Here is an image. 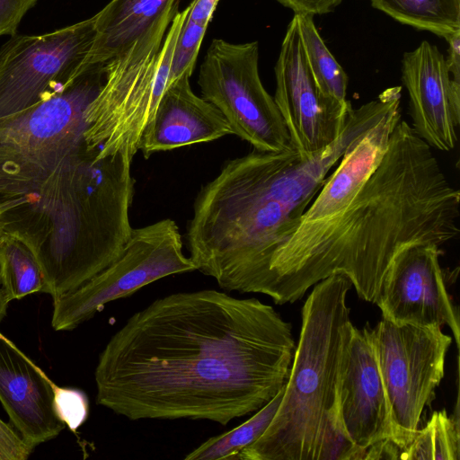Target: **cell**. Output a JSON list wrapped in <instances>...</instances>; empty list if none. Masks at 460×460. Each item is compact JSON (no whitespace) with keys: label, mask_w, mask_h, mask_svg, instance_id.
Returning a JSON list of instances; mask_svg holds the SVG:
<instances>
[{"label":"cell","mask_w":460,"mask_h":460,"mask_svg":"<svg viewBox=\"0 0 460 460\" xmlns=\"http://www.w3.org/2000/svg\"><path fill=\"white\" fill-rule=\"evenodd\" d=\"M291 325L257 298L215 289L158 298L109 340L96 402L130 420H206L257 411L286 385Z\"/></svg>","instance_id":"obj_1"},{"label":"cell","mask_w":460,"mask_h":460,"mask_svg":"<svg viewBox=\"0 0 460 460\" xmlns=\"http://www.w3.org/2000/svg\"><path fill=\"white\" fill-rule=\"evenodd\" d=\"M460 192L432 148L402 119L384 155L350 202L332 217L297 228L276 251L266 296L294 303L334 274L375 303L385 275L404 249L439 247L459 234Z\"/></svg>","instance_id":"obj_2"},{"label":"cell","mask_w":460,"mask_h":460,"mask_svg":"<svg viewBox=\"0 0 460 460\" xmlns=\"http://www.w3.org/2000/svg\"><path fill=\"white\" fill-rule=\"evenodd\" d=\"M394 107L384 94L352 108L342 131L323 149H253L227 161L204 185L187 229L198 270L227 291L266 294L276 251L291 236L349 146Z\"/></svg>","instance_id":"obj_3"},{"label":"cell","mask_w":460,"mask_h":460,"mask_svg":"<svg viewBox=\"0 0 460 460\" xmlns=\"http://www.w3.org/2000/svg\"><path fill=\"white\" fill-rule=\"evenodd\" d=\"M87 145L49 175L32 204L3 213L7 234L33 252L43 292L53 299L73 291L115 261L130 238L133 157L96 158Z\"/></svg>","instance_id":"obj_4"},{"label":"cell","mask_w":460,"mask_h":460,"mask_svg":"<svg viewBox=\"0 0 460 460\" xmlns=\"http://www.w3.org/2000/svg\"><path fill=\"white\" fill-rule=\"evenodd\" d=\"M302 308V326L284 394L270 426L237 460H324L347 436L339 415L343 352L353 326L342 274L315 285Z\"/></svg>","instance_id":"obj_5"},{"label":"cell","mask_w":460,"mask_h":460,"mask_svg":"<svg viewBox=\"0 0 460 460\" xmlns=\"http://www.w3.org/2000/svg\"><path fill=\"white\" fill-rule=\"evenodd\" d=\"M180 0H173L130 46L104 63L103 84L84 119L87 147L97 159L119 153L134 157L162 96L155 89L162 46Z\"/></svg>","instance_id":"obj_6"},{"label":"cell","mask_w":460,"mask_h":460,"mask_svg":"<svg viewBox=\"0 0 460 460\" xmlns=\"http://www.w3.org/2000/svg\"><path fill=\"white\" fill-rule=\"evenodd\" d=\"M371 337L389 403L392 440L403 452L444 376L452 339L439 326L401 324L385 318L371 329Z\"/></svg>","instance_id":"obj_7"},{"label":"cell","mask_w":460,"mask_h":460,"mask_svg":"<svg viewBox=\"0 0 460 460\" xmlns=\"http://www.w3.org/2000/svg\"><path fill=\"white\" fill-rule=\"evenodd\" d=\"M196 270L190 257L183 253L181 235L173 220L133 228L115 261L76 289L53 299L52 327L73 330L110 302L163 278Z\"/></svg>","instance_id":"obj_8"},{"label":"cell","mask_w":460,"mask_h":460,"mask_svg":"<svg viewBox=\"0 0 460 460\" xmlns=\"http://www.w3.org/2000/svg\"><path fill=\"white\" fill-rule=\"evenodd\" d=\"M259 43L214 39L200 65L201 97L215 105L234 135L255 150L281 151L290 138L274 101L259 75Z\"/></svg>","instance_id":"obj_9"},{"label":"cell","mask_w":460,"mask_h":460,"mask_svg":"<svg viewBox=\"0 0 460 460\" xmlns=\"http://www.w3.org/2000/svg\"><path fill=\"white\" fill-rule=\"evenodd\" d=\"M95 35L94 15L42 35H13L0 49V122L54 94L75 74Z\"/></svg>","instance_id":"obj_10"},{"label":"cell","mask_w":460,"mask_h":460,"mask_svg":"<svg viewBox=\"0 0 460 460\" xmlns=\"http://www.w3.org/2000/svg\"><path fill=\"white\" fill-rule=\"evenodd\" d=\"M274 72L273 98L291 146L306 154L329 146L342 131L352 106L341 105L319 90L308 66L297 14L288 25Z\"/></svg>","instance_id":"obj_11"},{"label":"cell","mask_w":460,"mask_h":460,"mask_svg":"<svg viewBox=\"0 0 460 460\" xmlns=\"http://www.w3.org/2000/svg\"><path fill=\"white\" fill-rule=\"evenodd\" d=\"M439 246L408 247L390 264L375 303L383 318L401 324L447 325L459 346V315L447 290Z\"/></svg>","instance_id":"obj_12"},{"label":"cell","mask_w":460,"mask_h":460,"mask_svg":"<svg viewBox=\"0 0 460 460\" xmlns=\"http://www.w3.org/2000/svg\"><path fill=\"white\" fill-rule=\"evenodd\" d=\"M402 81L409 95L412 128L431 148L453 150L460 125V82L446 58L427 40L402 59Z\"/></svg>","instance_id":"obj_13"},{"label":"cell","mask_w":460,"mask_h":460,"mask_svg":"<svg viewBox=\"0 0 460 460\" xmlns=\"http://www.w3.org/2000/svg\"><path fill=\"white\" fill-rule=\"evenodd\" d=\"M338 409L348 437L358 447L392 439L389 403L368 324L351 328L341 366Z\"/></svg>","instance_id":"obj_14"},{"label":"cell","mask_w":460,"mask_h":460,"mask_svg":"<svg viewBox=\"0 0 460 460\" xmlns=\"http://www.w3.org/2000/svg\"><path fill=\"white\" fill-rule=\"evenodd\" d=\"M53 382L0 333V402L32 448L58 436L66 425L54 407Z\"/></svg>","instance_id":"obj_15"},{"label":"cell","mask_w":460,"mask_h":460,"mask_svg":"<svg viewBox=\"0 0 460 460\" xmlns=\"http://www.w3.org/2000/svg\"><path fill=\"white\" fill-rule=\"evenodd\" d=\"M191 70L165 88L141 135L138 150L147 159L156 152L211 142L233 129L221 111L191 90Z\"/></svg>","instance_id":"obj_16"},{"label":"cell","mask_w":460,"mask_h":460,"mask_svg":"<svg viewBox=\"0 0 460 460\" xmlns=\"http://www.w3.org/2000/svg\"><path fill=\"white\" fill-rule=\"evenodd\" d=\"M84 146L34 148L0 133L2 214L20 205L35 202L49 175L64 160Z\"/></svg>","instance_id":"obj_17"},{"label":"cell","mask_w":460,"mask_h":460,"mask_svg":"<svg viewBox=\"0 0 460 460\" xmlns=\"http://www.w3.org/2000/svg\"><path fill=\"white\" fill-rule=\"evenodd\" d=\"M173 0H111L95 17L93 44L75 77L130 46Z\"/></svg>","instance_id":"obj_18"},{"label":"cell","mask_w":460,"mask_h":460,"mask_svg":"<svg viewBox=\"0 0 460 460\" xmlns=\"http://www.w3.org/2000/svg\"><path fill=\"white\" fill-rule=\"evenodd\" d=\"M396 22L446 39L460 31V0H371Z\"/></svg>","instance_id":"obj_19"},{"label":"cell","mask_w":460,"mask_h":460,"mask_svg":"<svg viewBox=\"0 0 460 460\" xmlns=\"http://www.w3.org/2000/svg\"><path fill=\"white\" fill-rule=\"evenodd\" d=\"M285 385L249 420L229 431L208 438L184 459L237 460L241 451L255 442L270 426L281 402Z\"/></svg>","instance_id":"obj_20"},{"label":"cell","mask_w":460,"mask_h":460,"mask_svg":"<svg viewBox=\"0 0 460 460\" xmlns=\"http://www.w3.org/2000/svg\"><path fill=\"white\" fill-rule=\"evenodd\" d=\"M297 17L308 66L319 90L341 105L349 104L346 98L349 77L322 40L314 16L297 14Z\"/></svg>","instance_id":"obj_21"},{"label":"cell","mask_w":460,"mask_h":460,"mask_svg":"<svg viewBox=\"0 0 460 460\" xmlns=\"http://www.w3.org/2000/svg\"><path fill=\"white\" fill-rule=\"evenodd\" d=\"M0 288L9 302L43 292L45 288L35 255L23 242L11 234L0 245Z\"/></svg>","instance_id":"obj_22"},{"label":"cell","mask_w":460,"mask_h":460,"mask_svg":"<svg viewBox=\"0 0 460 460\" xmlns=\"http://www.w3.org/2000/svg\"><path fill=\"white\" fill-rule=\"evenodd\" d=\"M460 453L459 416L449 417L446 410L434 411L426 426L417 431L401 455L403 460H458Z\"/></svg>","instance_id":"obj_23"},{"label":"cell","mask_w":460,"mask_h":460,"mask_svg":"<svg viewBox=\"0 0 460 460\" xmlns=\"http://www.w3.org/2000/svg\"><path fill=\"white\" fill-rule=\"evenodd\" d=\"M207 27L184 20L174 46L167 85L185 71H193Z\"/></svg>","instance_id":"obj_24"},{"label":"cell","mask_w":460,"mask_h":460,"mask_svg":"<svg viewBox=\"0 0 460 460\" xmlns=\"http://www.w3.org/2000/svg\"><path fill=\"white\" fill-rule=\"evenodd\" d=\"M54 407L60 420L75 431L88 416L86 395L77 389L65 388L53 384Z\"/></svg>","instance_id":"obj_25"},{"label":"cell","mask_w":460,"mask_h":460,"mask_svg":"<svg viewBox=\"0 0 460 460\" xmlns=\"http://www.w3.org/2000/svg\"><path fill=\"white\" fill-rule=\"evenodd\" d=\"M32 449L21 435L0 419V460H25Z\"/></svg>","instance_id":"obj_26"},{"label":"cell","mask_w":460,"mask_h":460,"mask_svg":"<svg viewBox=\"0 0 460 460\" xmlns=\"http://www.w3.org/2000/svg\"><path fill=\"white\" fill-rule=\"evenodd\" d=\"M37 0H0V36L16 34L19 22Z\"/></svg>","instance_id":"obj_27"},{"label":"cell","mask_w":460,"mask_h":460,"mask_svg":"<svg viewBox=\"0 0 460 460\" xmlns=\"http://www.w3.org/2000/svg\"><path fill=\"white\" fill-rule=\"evenodd\" d=\"M296 14L322 15L333 12L342 0H276Z\"/></svg>","instance_id":"obj_28"},{"label":"cell","mask_w":460,"mask_h":460,"mask_svg":"<svg viewBox=\"0 0 460 460\" xmlns=\"http://www.w3.org/2000/svg\"><path fill=\"white\" fill-rule=\"evenodd\" d=\"M218 2L219 0H193L186 19L191 22L208 26Z\"/></svg>","instance_id":"obj_29"},{"label":"cell","mask_w":460,"mask_h":460,"mask_svg":"<svg viewBox=\"0 0 460 460\" xmlns=\"http://www.w3.org/2000/svg\"><path fill=\"white\" fill-rule=\"evenodd\" d=\"M402 450L392 440H380L367 449L365 460L400 459Z\"/></svg>","instance_id":"obj_30"},{"label":"cell","mask_w":460,"mask_h":460,"mask_svg":"<svg viewBox=\"0 0 460 460\" xmlns=\"http://www.w3.org/2000/svg\"><path fill=\"white\" fill-rule=\"evenodd\" d=\"M448 42L446 62L452 77L460 82V31L445 39Z\"/></svg>","instance_id":"obj_31"},{"label":"cell","mask_w":460,"mask_h":460,"mask_svg":"<svg viewBox=\"0 0 460 460\" xmlns=\"http://www.w3.org/2000/svg\"><path fill=\"white\" fill-rule=\"evenodd\" d=\"M8 304H9V301L7 300L4 291L0 288V323L2 322L4 317L6 315Z\"/></svg>","instance_id":"obj_32"},{"label":"cell","mask_w":460,"mask_h":460,"mask_svg":"<svg viewBox=\"0 0 460 460\" xmlns=\"http://www.w3.org/2000/svg\"><path fill=\"white\" fill-rule=\"evenodd\" d=\"M2 214L1 210H0V215ZM7 234L3 226V224L0 220V245L2 244V243L4 242V240L5 239Z\"/></svg>","instance_id":"obj_33"}]
</instances>
